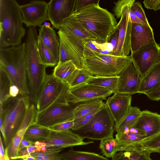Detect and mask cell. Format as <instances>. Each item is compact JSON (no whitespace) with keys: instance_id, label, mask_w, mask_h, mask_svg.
<instances>
[{"instance_id":"obj_1","label":"cell","mask_w":160,"mask_h":160,"mask_svg":"<svg viewBox=\"0 0 160 160\" xmlns=\"http://www.w3.org/2000/svg\"><path fill=\"white\" fill-rule=\"evenodd\" d=\"M99 2L88 4L72 15L96 41L109 42L118 30V23L113 14L100 7Z\"/></svg>"},{"instance_id":"obj_2","label":"cell","mask_w":160,"mask_h":160,"mask_svg":"<svg viewBox=\"0 0 160 160\" xmlns=\"http://www.w3.org/2000/svg\"><path fill=\"white\" fill-rule=\"evenodd\" d=\"M20 5L15 0H0V48L21 45L26 33Z\"/></svg>"},{"instance_id":"obj_3","label":"cell","mask_w":160,"mask_h":160,"mask_svg":"<svg viewBox=\"0 0 160 160\" xmlns=\"http://www.w3.org/2000/svg\"><path fill=\"white\" fill-rule=\"evenodd\" d=\"M0 68L8 75L12 84L18 88L19 95H28L25 42L19 46L0 48Z\"/></svg>"},{"instance_id":"obj_4","label":"cell","mask_w":160,"mask_h":160,"mask_svg":"<svg viewBox=\"0 0 160 160\" xmlns=\"http://www.w3.org/2000/svg\"><path fill=\"white\" fill-rule=\"evenodd\" d=\"M38 35L35 27L28 28L25 42L28 97L36 100L47 74V67L41 62L38 48Z\"/></svg>"},{"instance_id":"obj_5","label":"cell","mask_w":160,"mask_h":160,"mask_svg":"<svg viewBox=\"0 0 160 160\" xmlns=\"http://www.w3.org/2000/svg\"><path fill=\"white\" fill-rule=\"evenodd\" d=\"M30 101L28 96L19 95L0 104V128L6 148L23 122Z\"/></svg>"},{"instance_id":"obj_6","label":"cell","mask_w":160,"mask_h":160,"mask_svg":"<svg viewBox=\"0 0 160 160\" xmlns=\"http://www.w3.org/2000/svg\"><path fill=\"white\" fill-rule=\"evenodd\" d=\"M132 60L131 55L121 57L112 54H101L93 58L84 59L82 68L92 76H118Z\"/></svg>"},{"instance_id":"obj_7","label":"cell","mask_w":160,"mask_h":160,"mask_svg":"<svg viewBox=\"0 0 160 160\" xmlns=\"http://www.w3.org/2000/svg\"><path fill=\"white\" fill-rule=\"evenodd\" d=\"M115 121L105 104L86 125L72 131L83 139L99 140L113 137Z\"/></svg>"},{"instance_id":"obj_8","label":"cell","mask_w":160,"mask_h":160,"mask_svg":"<svg viewBox=\"0 0 160 160\" xmlns=\"http://www.w3.org/2000/svg\"><path fill=\"white\" fill-rule=\"evenodd\" d=\"M68 85L55 77L47 74L39 92L36 112H41L56 103L69 104L66 95Z\"/></svg>"},{"instance_id":"obj_9","label":"cell","mask_w":160,"mask_h":160,"mask_svg":"<svg viewBox=\"0 0 160 160\" xmlns=\"http://www.w3.org/2000/svg\"><path fill=\"white\" fill-rule=\"evenodd\" d=\"M73 104L56 103L40 112H36L34 122L49 128L58 124L73 120Z\"/></svg>"},{"instance_id":"obj_10","label":"cell","mask_w":160,"mask_h":160,"mask_svg":"<svg viewBox=\"0 0 160 160\" xmlns=\"http://www.w3.org/2000/svg\"><path fill=\"white\" fill-rule=\"evenodd\" d=\"M112 93L105 88L86 83L69 88L67 93V100L69 103L75 105L96 100H105Z\"/></svg>"},{"instance_id":"obj_11","label":"cell","mask_w":160,"mask_h":160,"mask_svg":"<svg viewBox=\"0 0 160 160\" xmlns=\"http://www.w3.org/2000/svg\"><path fill=\"white\" fill-rule=\"evenodd\" d=\"M131 55L143 77L160 61V46L155 41L131 53Z\"/></svg>"},{"instance_id":"obj_12","label":"cell","mask_w":160,"mask_h":160,"mask_svg":"<svg viewBox=\"0 0 160 160\" xmlns=\"http://www.w3.org/2000/svg\"><path fill=\"white\" fill-rule=\"evenodd\" d=\"M23 23L26 27H40L49 20L48 3L44 1L34 0L20 5Z\"/></svg>"},{"instance_id":"obj_13","label":"cell","mask_w":160,"mask_h":160,"mask_svg":"<svg viewBox=\"0 0 160 160\" xmlns=\"http://www.w3.org/2000/svg\"><path fill=\"white\" fill-rule=\"evenodd\" d=\"M119 77L116 93L131 95L138 93L143 77L132 60Z\"/></svg>"},{"instance_id":"obj_14","label":"cell","mask_w":160,"mask_h":160,"mask_svg":"<svg viewBox=\"0 0 160 160\" xmlns=\"http://www.w3.org/2000/svg\"><path fill=\"white\" fill-rule=\"evenodd\" d=\"M76 0H51L48 14L53 28L59 29L64 20L74 12Z\"/></svg>"},{"instance_id":"obj_15","label":"cell","mask_w":160,"mask_h":160,"mask_svg":"<svg viewBox=\"0 0 160 160\" xmlns=\"http://www.w3.org/2000/svg\"><path fill=\"white\" fill-rule=\"evenodd\" d=\"M83 139L71 130L63 131L51 130L48 138L43 142L47 148L56 147L62 148L87 145L94 143L92 141L85 142Z\"/></svg>"},{"instance_id":"obj_16","label":"cell","mask_w":160,"mask_h":160,"mask_svg":"<svg viewBox=\"0 0 160 160\" xmlns=\"http://www.w3.org/2000/svg\"><path fill=\"white\" fill-rule=\"evenodd\" d=\"M132 127L137 129L144 139L160 132V114L148 110L142 111Z\"/></svg>"},{"instance_id":"obj_17","label":"cell","mask_w":160,"mask_h":160,"mask_svg":"<svg viewBox=\"0 0 160 160\" xmlns=\"http://www.w3.org/2000/svg\"><path fill=\"white\" fill-rule=\"evenodd\" d=\"M36 111L35 105L33 103L31 104L20 127L9 145L6 148L5 154L10 160L14 159L18 156L20 144L24 138L27 129L35 121Z\"/></svg>"},{"instance_id":"obj_18","label":"cell","mask_w":160,"mask_h":160,"mask_svg":"<svg viewBox=\"0 0 160 160\" xmlns=\"http://www.w3.org/2000/svg\"><path fill=\"white\" fill-rule=\"evenodd\" d=\"M132 100L131 95L120 93H114L108 98L105 103L114 120L115 125L125 116L131 106Z\"/></svg>"},{"instance_id":"obj_19","label":"cell","mask_w":160,"mask_h":160,"mask_svg":"<svg viewBox=\"0 0 160 160\" xmlns=\"http://www.w3.org/2000/svg\"><path fill=\"white\" fill-rule=\"evenodd\" d=\"M131 24L127 15L122 16L120 18L117 25L119 33L118 43L112 55L121 57L129 55L131 51Z\"/></svg>"},{"instance_id":"obj_20","label":"cell","mask_w":160,"mask_h":160,"mask_svg":"<svg viewBox=\"0 0 160 160\" xmlns=\"http://www.w3.org/2000/svg\"><path fill=\"white\" fill-rule=\"evenodd\" d=\"M131 53L155 41L153 29L150 26L131 22Z\"/></svg>"},{"instance_id":"obj_21","label":"cell","mask_w":160,"mask_h":160,"mask_svg":"<svg viewBox=\"0 0 160 160\" xmlns=\"http://www.w3.org/2000/svg\"><path fill=\"white\" fill-rule=\"evenodd\" d=\"M58 33L59 38L63 42L72 57L73 62L78 68H82V63L84 59L83 47L85 43L60 29Z\"/></svg>"},{"instance_id":"obj_22","label":"cell","mask_w":160,"mask_h":160,"mask_svg":"<svg viewBox=\"0 0 160 160\" xmlns=\"http://www.w3.org/2000/svg\"><path fill=\"white\" fill-rule=\"evenodd\" d=\"M60 29L84 43L91 40L96 41L72 14L64 20Z\"/></svg>"},{"instance_id":"obj_23","label":"cell","mask_w":160,"mask_h":160,"mask_svg":"<svg viewBox=\"0 0 160 160\" xmlns=\"http://www.w3.org/2000/svg\"><path fill=\"white\" fill-rule=\"evenodd\" d=\"M145 150L152 152L160 153V132L151 137L120 147L118 148L119 152Z\"/></svg>"},{"instance_id":"obj_24","label":"cell","mask_w":160,"mask_h":160,"mask_svg":"<svg viewBox=\"0 0 160 160\" xmlns=\"http://www.w3.org/2000/svg\"><path fill=\"white\" fill-rule=\"evenodd\" d=\"M38 38L43 42L57 61L59 60V39L53 28L42 25L39 29Z\"/></svg>"},{"instance_id":"obj_25","label":"cell","mask_w":160,"mask_h":160,"mask_svg":"<svg viewBox=\"0 0 160 160\" xmlns=\"http://www.w3.org/2000/svg\"><path fill=\"white\" fill-rule=\"evenodd\" d=\"M160 86V61L153 66L143 77L138 93L147 95Z\"/></svg>"},{"instance_id":"obj_26","label":"cell","mask_w":160,"mask_h":160,"mask_svg":"<svg viewBox=\"0 0 160 160\" xmlns=\"http://www.w3.org/2000/svg\"><path fill=\"white\" fill-rule=\"evenodd\" d=\"M113 51V47L109 42L101 43L91 40L84 44L83 54L84 59H88L101 54H112Z\"/></svg>"},{"instance_id":"obj_27","label":"cell","mask_w":160,"mask_h":160,"mask_svg":"<svg viewBox=\"0 0 160 160\" xmlns=\"http://www.w3.org/2000/svg\"><path fill=\"white\" fill-rule=\"evenodd\" d=\"M78 68L76 65L71 60L58 62L55 67L52 73L57 78L68 85Z\"/></svg>"},{"instance_id":"obj_28","label":"cell","mask_w":160,"mask_h":160,"mask_svg":"<svg viewBox=\"0 0 160 160\" xmlns=\"http://www.w3.org/2000/svg\"><path fill=\"white\" fill-rule=\"evenodd\" d=\"M51 131L49 128L38 124L34 122L27 129L23 138L33 142L44 141L48 138Z\"/></svg>"},{"instance_id":"obj_29","label":"cell","mask_w":160,"mask_h":160,"mask_svg":"<svg viewBox=\"0 0 160 160\" xmlns=\"http://www.w3.org/2000/svg\"><path fill=\"white\" fill-rule=\"evenodd\" d=\"M60 156L65 160H109L97 153L75 151L72 148L67 152L60 153Z\"/></svg>"},{"instance_id":"obj_30","label":"cell","mask_w":160,"mask_h":160,"mask_svg":"<svg viewBox=\"0 0 160 160\" xmlns=\"http://www.w3.org/2000/svg\"><path fill=\"white\" fill-rule=\"evenodd\" d=\"M142 111L137 107L131 106L127 114L117 124L114 125L117 133L122 132L132 127L140 115Z\"/></svg>"},{"instance_id":"obj_31","label":"cell","mask_w":160,"mask_h":160,"mask_svg":"<svg viewBox=\"0 0 160 160\" xmlns=\"http://www.w3.org/2000/svg\"><path fill=\"white\" fill-rule=\"evenodd\" d=\"M119 77V76L112 77L92 76L86 84L105 88L114 93L117 90Z\"/></svg>"},{"instance_id":"obj_32","label":"cell","mask_w":160,"mask_h":160,"mask_svg":"<svg viewBox=\"0 0 160 160\" xmlns=\"http://www.w3.org/2000/svg\"><path fill=\"white\" fill-rule=\"evenodd\" d=\"M105 102L102 99L80 103L75 106L73 110V120L87 115L97 109L101 108Z\"/></svg>"},{"instance_id":"obj_33","label":"cell","mask_w":160,"mask_h":160,"mask_svg":"<svg viewBox=\"0 0 160 160\" xmlns=\"http://www.w3.org/2000/svg\"><path fill=\"white\" fill-rule=\"evenodd\" d=\"M148 151H122L116 153L111 160H152Z\"/></svg>"},{"instance_id":"obj_34","label":"cell","mask_w":160,"mask_h":160,"mask_svg":"<svg viewBox=\"0 0 160 160\" xmlns=\"http://www.w3.org/2000/svg\"><path fill=\"white\" fill-rule=\"evenodd\" d=\"M37 45L39 57L42 64L47 67L56 66L58 62L51 52L45 46L42 41L38 38Z\"/></svg>"},{"instance_id":"obj_35","label":"cell","mask_w":160,"mask_h":160,"mask_svg":"<svg viewBox=\"0 0 160 160\" xmlns=\"http://www.w3.org/2000/svg\"><path fill=\"white\" fill-rule=\"evenodd\" d=\"M63 149L56 147H48L44 152H34L24 158L29 157L38 160H65L60 156V152L63 150Z\"/></svg>"},{"instance_id":"obj_36","label":"cell","mask_w":160,"mask_h":160,"mask_svg":"<svg viewBox=\"0 0 160 160\" xmlns=\"http://www.w3.org/2000/svg\"><path fill=\"white\" fill-rule=\"evenodd\" d=\"M99 148L102 153L107 158H112L118 152L117 141L113 137L101 141Z\"/></svg>"},{"instance_id":"obj_37","label":"cell","mask_w":160,"mask_h":160,"mask_svg":"<svg viewBox=\"0 0 160 160\" xmlns=\"http://www.w3.org/2000/svg\"><path fill=\"white\" fill-rule=\"evenodd\" d=\"M12 85L8 75L3 70L0 68V104L11 98L9 94V89Z\"/></svg>"},{"instance_id":"obj_38","label":"cell","mask_w":160,"mask_h":160,"mask_svg":"<svg viewBox=\"0 0 160 160\" xmlns=\"http://www.w3.org/2000/svg\"><path fill=\"white\" fill-rule=\"evenodd\" d=\"M92 76L83 68H78L68 84L69 88H73L86 84Z\"/></svg>"},{"instance_id":"obj_39","label":"cell","mask_w":160,"mask_h":160,"mask_svg":"<svg viewBox=\"0 0 160 160\" xmlns=\"http://www.w3.org/2000/svg\"><path fill=\"white\" fill-rule=\"evenodd\" d=\"M135 1V0H120L114 2L115 6L112 11L115 17L119 19L122 16L127 15L129 8Z\"/></svg>"},{"instance_id":"obj_40","label":"cell","mask_w":160,"mask_h":160,"mask_svg":"<svg viewBox=\"0 0 160 160\" xmlns=\"http://www.w3.org/2000/svg\"><path fill=\"white\" fill-rule=\"evenodd\" d=\"M131 8L135 16L144 25L150 26L142 5L139 1L137 2L135 1L132 5Z\"/></svg>"},{"instance_id":"obj_41","label":"cell","mask_w":160,"mask_h":160,"mask_svg":"<svg viewBox=\"0 0 160 160\" xmlns=\"http://www.w3.org/2000/svg\"><path fill=\"white\" fill-rule=\"evenodd\" d=\"M101 108L80 118L73 120L74 126L71 130L75 131L86 125L91 121Z\"/></svg>"},{"instance_id":"obj_42","label":"cell","mask_w":160,"mask_h":160,"mask_svg":"<svg viewBox=\"0 0 160 160\" xmlns=\"http://www.w3.org/2000/svg\"><path fill=\"white\" fill-rule=\"evenodd\" d=\"M59 60L58 62H63L73 59L62 41L59 39Z\"/></svg>"},{"instance_id":"obj_43","label":"cell","mask_w":160,"mask_h":160,"mask_svg":"<svg viewBox=\"0 0 160 160\" xmlns=\"http://www.w3.org/2000/svg\"><path fill=\"white\" fill-rule=\"evenodd\" d=\"M74 126V120H72L55 125L49 128L52 131H63L71 130Z\"/></svg>"},{"instance_id":"obj_44","label":"cell","mask_w":160,"mask_h":160,"mask_svg":"<svg viewBox=\"0 0 160 160\" xmlns=\"http://www.w3.org/2000/svg\"><path fill=\"white\" fill-rule=\"evenodd\" d=\"M143 3L147 9L154 11L160 10V0H146Z\"/></svg>"},{"instance_id":"obj_45","label":"cell","mask_w":160,"mask_h":160,"mask_svg":"<svg viewBox=\"0 0 160 160\" xmlns=\"http://www.w3.org/2000/svg\"><path fill=\"white\" fill-rule=\"evenodd\" d=\"M96 0H76L74 12L85 7L88 4L97 2Z\"/></svg>"},{"instance_id":"obj_46","label":"cell","mask_w":160,"mask_h":160,"mask_svg":"<svg viewBox=\"0 0 160 160\" xmlns=\"http://www.w3.org/2000/svg\"><path fill=\"white\" fill-rule=\"evenodd\" d=\"M118 29L112 36L110 40L109 41H110L109 42L111 44L113 47V51H114L116 48L118 43Z\"/></svg>"},{"instance_id":"obj_47","label":"cell","mask_w":160,"mask_h":160,"mask_svg":"<svg viewBox=\"0 0 160 160\" xmlns=\"http://www.w3.org/2000/svg\"><path fill=\"white\" fill-rule=\"evenodd\" d=\"M19 89L16 85L12 84L10 88L9 94L11 97L14 98L19 94Z\"/></svg>"},{"instance_id":"obj_48","label":"cell","mask_w":160,"mask_h":160,"mask_svg":"<svg viewBox=\"0 0 160 160\" xmlns=\"http://www.w3.org/2000/svg\"><path fill=\"white\" fill-rule=\"evenodd\" d=\"M34 143V142H33L24 138H23L20 144L19 147V150L23 148H28L31 145H33Z\"/></svg>"},{"instance_id":"obj_49","label":"cell","mask_w":160,"mask_h":160,"mask_svg":"<svg viewBox=\"0 0 160 160\" xmlns=\"http://www.w3.org/2000/svg\"><path fill=\"white\" fill-rule=\"evenodd\" d=\"M9 159L6 155L3 145L2 138L0 140V160H9Z\"/></svg>"},{"instance_id":"obj_50","label":"cell","mask_w":160,"mask_h":160,"mask_svg":"<svg viewBox=\"0 0 160 160\" xmlns=\"http://www.w3.org/2000/svg\"><path fill=\"white\" fill-rule=\"evenodd\" d=\"M27 148L28 155L34 152L41 151L40 149L38 147L34 145L30 146Z\"/></svg>"},{"instance_id":"obj_51","label":"cell","mask_w":160,"mask_h":160,"mask_svg":"<svg viewBox=\"0 0 160 160\" xmlns=\"http://www.w3.org/2000/svg\"><path fill=\"white\" fill-rule=\"evenodd\" d=\"M25 160H38L37 159L31 157H26L23 158Z\"/></svg>"},{"instance_id":"obj_52","label":"cell","mask_w":160,"mask_h":160,"mask_svg":"<svg viewBox=\"0 0 160 160\" xmlns=\"http://www.w3.org/2000/svg\"><path fill=\"white\" fill-rule=\"evenodd\" d=\"M43 25H44L47 27H48V28L51 27L50 23L49 22L47 23V22H45Z\"/></svg>"},{"instance_id":"obj_53","label":"cell","mask_w":160,"mask_h":160,"mask_svg":"<svg viewBox=\"0 0 160 160\" xmlns=\"http://www.w3.org/2000/svg\"><path fill=\"white\" fill-rule=\"evenodd\" d=\"M9 160H25L23 158H18L13 159H11Z\"/></svg>"}]
</instances>
